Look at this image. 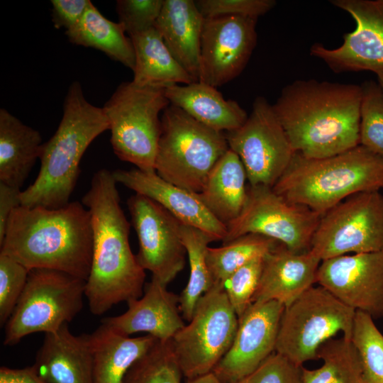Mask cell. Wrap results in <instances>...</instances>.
<instances>
[{"label": "cell", "instance_id": "cell-1", "mask_svg": "<svg viewBox=\"0 0 383 383\" xmlns=\"http://www.w3.org/2000/svg\"><path fill=\"white\" fill-rule=\"evenodd\" d=\"M360 85L296 80L272 105L293 150L324 158L360 145Z\"/></svg>", "mask_w": 383, "mask_h": 383}, {"label": "cell", "instance_id": "cell-2", "mask_svg": "<svg viewBox=\"0 0 383 383\" xmlns=\"http://www.w3.org/2000/svg\"><path fill=\"white\" fill-rule=\"evenodd\" d=\"M116 184L113 172L101 169L82 198L93 231L85 296L91 312L97 316L120 302L140 298L145 287V270L130 246V223L120 206Z\"/></svg>", "mask_w": 383, "mask_h": 383}, {"label": "cell", "instance_id": "cell-3", "mask_svg": "<svg viewBox=\"0 0 383 383\" xmlns=\"http://www.w3.org/2000/svg\"><path fill=\"white\" fill-rule=\"evenodd\" d=\"M0 253L26 267L62 271L87 280L91 270V215L79 201L58 209L20 206L11 213Z\"/></svg>", "mask_w": 383, "mask_h": 383}, {"label": "cell", "instance_id": "cell-4", "mask_svg": "<svg viewBox=\"0 0 383 383\" xmlns=\"http://www.w3.org/2000/svg\"><path fill=\"white\" fill-rule=\"evenodd\" d=\"M109 129L102 108L89 103L79 82L70 86L54 135L43 144L35 180L21 192V206L58 209L70 203L82 156L94 139Z\"/></svg>", "mask_w": 383, "mask_h": 383}, {"label": "cell", "instance_id": "cell-5", "mask_svg": "<svg viewBox=\"0 0 383 383\" xmlns=\"http://www.w3.org/2000/svg\"><path fill=\"white\" fill-rule=\"evenodd\" d=\"M272 189L322 216L352 195L382 189L383 157L361 145L324 158L295 152Z\"/></svg>", "mask_w": 383, "mask_h": 383}, {"label": "cell", "instance_id": "cell-6", "mask_svg": "<svg viewBox=\"0 0 383 383\" xmlns=\"http://www.w3.org/2000/svg\"><path fill=\"white\" fill-rule=\"evenodd\" d=\"M228 150L224 132L170 104L161 116L155 170L167 182L199 193L211 169Z\"/></svg>", "mask_w": 383, "mask_h": 383}, {"label": "cell", "instance_id": "cell-7", "mask_svg": "<svg viewBox=\"0 0 383 383\" xmlns=\"http://www.w3.org/2000/svg\"><path fill=\"white\" fill-rule=\"evenodd\" d=\"M170 104L165 87L121 83L102 107L114 153L144 172H155L160 112Z\"/></svg>", "mask_w": 383, "mask_h": 383}, {"label": "cell", "instance_id": "cell-8", "mask_svg": "<svg viewBox=\"0 0 383 383\" xmlns=\"http://www.w3.org/2000/svg\"><path fill=\"white\" fill-rule=\"evenodd\" d=\"M356 311L321 286H312L283 312L275 352L292 362L318 359L327 340L341 332L351 340Z\"/></svg>", "mask_w": 383, "mask_h": 383}, {"label": "cell", "instance_id": "cell-9", "mask_svg": "<svg viewBox=\"0 0 383 383\" xmlns=\"http://www.w3.org/2000/svg\"><path fill=\"white\" fill-rule=\"evenodd\" d=\"M86 281L49 269L29 271L23 292L6 323L4 344L14 345L37 332L57 331L83 308Z\"/></svg>", "mask_w": 383, "mask_h": 383}, {"label": "cell", "instance_id": "cell-10", "mask_svg": "<svg viewBox=\"0 0 383 383\" xmlns=\"http://www.w3.org/2000/svg\"><path fill=\"white\" fill-rule=\"evenodd\" d=\"M238 321L225 287L212 285L198 301L189 323L170 340L186 379L212 372L230 349Z\"/></svg>", "mask_w": 383, "mask_h": 383}, {"label": "cell", "instance_id": "cell-11", "mask_svg": "<svg viewBox=\"0 0 383 383\" xmlns=\"http://www.w3.org/2000/svg\"><path fill=\"white\" fill-rule=\"evenodd\" d=\"M310 250L321 261L349 254L383 250V194L360 192L321 217Z\"/></svg>", "mask_w": 383, "mask_h": 383}, {"label": "cell", "instance_id": "cell-12", "mask_svg": "<svg viewBox=\"0 0 383 383\" xmlns=\"http://www.w3.org/2000/svg\"><path fill=\"white\" fill-rule=\"evenodd\" d=\"M321 215L306 206L287 201L273 189L249 186L244 207L227 226L223 244L247 234L272 238L295 252L310 250Z\"/></svg>", "mask_w": 383, "mask_h": 383}, {"label": "cell", "instance_id": "cell-13", "mask_svg": "<svg viewBox=\"0 0 383 383\" xmlns=\"http://www.w3.org/2000/svg\"><path fill=\"white\" fill-rule=\"evenodd\" d=\"M225 133L229 148L243 164L250 186L272 188L295 153L272 105L263 96L255 98L241 127Z\"/></svg>", "mask_w": 383, "mask_h": 383}, {"label": "cell", "instance_id": "cell-14", "mask_svg": "<svg viewBox=\"0 0 383 383\" xmlns=\"http://www.w3.org/2000/svg\"><path fill=\"white\" fill-rule=\"evenodd\" d=\"M138 239L137 259L152 277L167 286L184 267L181 223L154 200L139 194L127 201Z\"/></svg>", "mask_w": 383, "mask_h": 383}, {"label": "cell", "instance_id": "cell-15", "mask_svg": "<svg viewBox=\"0 0 383 383\" xmlns=\"http://www.w3.org/2000/svg\"><path fill=\"white\" fill-rule=\"evenodd\" d=\"M331 4L355 20L354 30L343 35L336 48L319 43L311 55L321 60L333 72L383 71V0H333Z\"/></svg>", "mask_w": 383, "mask_h": 383}, {"label": "cell", "instance_id": "cell-16", "mask_svg": "<svg viewBox=\"0 0 383 383\" xmlns=\"http://www.w3.org/2000/svg\"><path fill=\"white\" fill-rule=\"evenodd\" d=\"M257 21L238 16L205 18L199 82L217 88L240 75L257 44Z\"/></svg>", "mask_w": 383, "mask_h": 383}, {"label": "cell", "instance_id": "cell-17", "mask_svg": "<svg viewBox=\"0 0 383 383\" xmlns=\"http://www.w3.org/2000/svg\"><path fill=\"white\" fill-rule=\"evenodd\" d=\"M316 283L355 311L383 318V250L322 260Z\"/></svg>", "mask_w": 383, "mask_h": 383}, {"label": "cell", "instance_id": "cell-18", "mask_svg": "<svg viewBox=\"0 0 383 383\" xmlns=\"http://www.w3.org/2000/svg\"><path fill=\"white\" fill-rule=\"evenodd\" d=\"M284 306L254 302L238 318L232 345L212 373L223 383H235L258 368L275 351Z\"/></svg>", "mask_w": 383, "mask_h": 383}, {"label": "cell", "instance_id": "cell-19", "mask_svg": "<svg viewBox=\"0 0 383 383\" xmlns=\"http://www.w3.org/2000/svg\"><path fill=\"white\" fill-rule=\"evenodd\" d=\"M117 183L157 202L181 223L196 228L213 241L223 240L227 228L206 207L197 193H194L167 182L155 172H144L137 168L113 172Z\"/></svg>", "mask_w": 383, "mask_h": 383}, {"label": "cell", "instance_id": "cell-20", "mask_svg": "<svg viewBox=\"0 0 383 383\" xmlns=\"http://www.w3.org/2000/svg\"><path fill=\"white\" fill-rule=\"evenodd\" d=\"M144 289L142 296L126 302V312L103 318L101 323L128 336L145 332L160 340H171L185 325L180 315L179 295L152 277Z\"/></svg>", "mask_w": 383, "mask_h": 383}, {"label": "cell", "instance_id": "cell-21", "mask_svg": "<svg viewBox=\"0 0 383 383\" xmlns=\"http://www.w3.org/2000/svg\"><path fill=\"white\" fill-rule=\"evenodd\" d=\"M321 262L311 250L295 252L278 243L264 256L252 303L276 301L289 306L316 283Z\"/></svg>", "mask_w": 383, "mask_h": 383}, {"label": "cell", "instance_id": "cell-22", "mask_svg": "<svg viewBox=\"0 0 383 383\" xmlns=\"http://www.w3.org/2000/svg\"><path fill=\"white\" fill-rule=\"evenodd\" d=\"M34 365L48 383H93V355L90 334L73 335L68 323L45 333Z\"/></svg>", "mask_w": 383, "mask_h": 383}, {"label": "cell", "instance_id": "cell-23", "mask_svg": "<svg viewBox=\"0 0 383 383\" xmlns=\"http://www.w3.org/2000/svg\"><path fill=\"white\" fill-rule=\"evenodd\" d=\"M205 18L193 0H164L155 24L167 48L194 82L200 73L201 37Z\"/></svg>", "mask_w": 383, "mask_h": 383}, {"label": "cell", "instance_id": "cell-24", "mask_svg": "<svg viewBox=\"0 0 383 383\" xmlns=\"http://www.w3.org/2000/svg\"><path fill=\"white\" fill-rule=\"evenodd\" d=\"M170 104L214 130L230 132L241 127L248 115L235 100L226 99L218 89L201 82L165 88Z\"/></svg>", "mask_w": 383, "mask_h": 383}, {"label": "cell", "instance_id": "cell-25", "mask_svg": "<svg viewBox=\"0 0 383 383\" xmlns=\"http://www.w3.org/2000/svg\"><path fill=\"white\" fill-rule=\"evenodd\" d=\"M93 383H123L132 366L157 340L147 334L131 338L101 323L90 334Z\"/></svg>", "mask_w": 383, "mask_h": 383}, {"label": "cell", "instance_id": "cell-26", "mask_svg": "<svg viewBox=\"0 0 383 383\" xmlns=\"http://www.w3.org/2000/svg\"><path fill=\"white\" fill-rule=\"evenodd\" d=\"M247 174L239 156L229 150L210 171L198 194L209 211L227 226L242 211L248 195Z\"/></svg>", "mask_w": 383, "mask_h": 383}, {"label": "cell", "instance_id": "cell-27", "mask_svg": "<svg viewBox=\"0 0 383 383\" xmlns=\"http://www.w3.org/2000/svg\"><path fill=\"white\" fill-rule=\"evenodd\" d=\"M40 133L0 110V182L21 189L42 150Z\"/></svg>", "mask_w": 383, "mask_h": 383}, {"label": "cell", "instance_id": "cell-28", "mask_svg": "<svg viewBox=\"0 0 383 383\" xmlns=\"http://www.w3.org/2000/svg\"><path fill=\"white\" fill-rule=\"evenodd\" d=\"M130 38L135 57L133 83L166 88L195 82L172 56L155 27Z\"/></svg>", "mask_w": 383, "mask_h": 383}, {"label": "cell", "instance_id": "cell-29", "mask_svg": "<svg viewBox=\"0 0 383 383\" xmlns=\"http://www.w3.org/2000/svg\"><path fill=\"white\" fill-rule=\"evenodd\" d=\"M126 33L118 22L104 17L91 2L78 24L65 31L70 43L97 49L133 71L134 48Z\"/></svg>", "mask_w": 383, "mask_h": 383}, {"label": "cell", "instance_id": "cell-30", "mask_svg": "<svg viewBox=\"0 0 383 383\" xmlns=\"http://www.w3.org/2000/svg\"><path fill=\"white\" fill-rule=\"evenodd\" d=\"M317 357L323 365L315 370L302 367V383H367L351 340L333 338L321 346Z\"/></svg>", "mask_w": 383, "mask_h": 383}, {"label": "cell", "instance_id": "cell-31", "mask_svg": "<svg viewBox=\"0 0 383 383\" xmlns=\"http://www.w3.org/2000/svg\"><path fill=\"white\" fill-rule=\"evenodd\" d=\"M180 235L189 260V277L179 295V308L183 318L189 321L198 301L212 286L206 255L209 244L213 240L204 231L182 223Z\"/></svg>", "mask_w": 383, "mask_h": 383}, {"label": "cell", "instance_id": "cell-32", "mask_svg": "<svg viewBox=\"0 0 383 383\" xmlns=\"http://www.w3.org/2000/svg\"><path fill=\"white\" fill-rule=\"evenodd\" d=\"M278 242L257 234H247L221 247L207 250L206 261L212 285L225 284L229 277L252 260L264 257Z\"/></svg>", "mask_w": 383, "mask_h": 383}, {"label": "cell", "instance_id": "cell-33", "mask_svg": "<svg viewBox=\"0 0 383 383\" xmlns=\"http://www.w3.org/2000/svg\"><path fill=\"white\" fill-rule=\"evenodd\" d=\"M182 377L170 340L157 339L129 368L123 383H182Z\"/></svg>", "mask_w": 383, "mask_h": 383}, {"label": "cell", "instance_id": "cell-34", "mask_svg": "<svg viewBox=\"0 0 383 383\" xmlns=\"http://www.w3.org/2000/svg\"><path fill=\"white\" fill-rule=\"evenodd\" d=\"M352 342L362 366L367 383H383V335L367 313L356 311Z\"/></svg>", "mask_w": 383, "mask_h": 383}, {"label": "cell", "instance_id": "cell-35", "mask_svg": "<svg viewBox=\"0 0 383 383\" xmlns=\"http://www.w3.org/2000/svg\"><path fill=\"white\" fill-rule=\"evenodd\" d=\"M360 87V145L383 157V89L371 79Z\"/></svg>", "mask_w": 383, "mask_h": 383}, {"label": "cell", "instance_id": "cell-36", "mask_svg": "<svg viewBox=\"0 0 383 383\" xmlns=\"http://www.w3.org/2000/svg\"><path fill=\"white\" fill-rule=\"evenodd\" d=\"M264 257L248 262L226 282L224 287L230 304L238 318L252 304V299L260 279Z\"/></svg>", "mask_w": 383, "mask_h": 383}, {"label": "cell", "instance_id": "cell-37", "mask_svg": "<svg viewBox=\"0 0 383 383\" xmlns=\"http://www.w3.org/2000/svg\"><path fill=\"white\" fill-rule=\"evenodd\" d=\"M29 270L11 257L0 253V323L12 314L26 287Z\"/></svg>", "mask_w": 383, "mask_h": 383}, {"label": "cell", "instance_id": "cell-38", "mask_svg": "<svg viewBox=\"0 0 383 383\" xmlns=\"http://www.w3.org/2000/svg\"><path fill=\"white\" fill-rule=\"evenodd\" d=\"M164 0H118V23L129 37L155 27Z\"/></svg>", "mask_w": 383, "mask_h": 383}, {"label": "cell", "instance_id": "cell-39", "mask_svg": "<svg viewBox=\"0 0 383 383\" xmlns=\"http://www.w3.org/2000/svg\"><path fill=\"white\" fill-rule=\"evenodd\" d=\"M302 367L274 352L254 372L235 383H302Z\"/></svg>", "mask_w": 383, "mask_h": 383}, {"label": "cell", "instance_id": "cell-40", "mask_svg": "<svg viewBox=\"0 0 383 383\" xmlns=\"http://www.w3.org/2000/svg\"><path fill=\"white\" fill-rule=\"evenodd\" d=\"M195 2L204 18L238 16L257 19L276 4L273 0H197Z\"/></svg>", "mask_w": 383, "mask_h": 383}, {"label": "cell", "instance_id": "cell-41", "mask_svg": "<svg viewBox=\"0 0 383 383\" xmlns=\"http://www.w3.org/2000/svg\"><path fill=\"white\" fill-rule=\"evenodd\" d=\"M89 0H52V21L56 28L69 30L76 26L90 4Z\"/></svg>", "mask_w": 383, "mask_h": 383}, {"label": "cell", "instance_id": "cell-42", "mask_svg": "<svg viewBox=\"0 0 383 383\" xmlns=\"http://www.w3.org/2000/svg\"><path fill=\"white\" fill-rule=\"evenodd\" d=\"M21 189L0 182V243H2L7 223L12 211L21 206Z\"/></svg>", "mask_w": 383, "mask_h": 383}, {"label": "cell", "instance_id": "cell-43", "mask_svg": "<svg viewBox=\"0 0 383 383\" xmlns=\"http://www.w3.org/2000/svg\"><path fill=\"white\" fill-rule=\"evenodd\" d=\"M0 383H48L39 376L33 366L23 368L1 367Z\"/></svg>", "mask_w": 383, "mask_h": 383}, {"label": "cell", "instance_id": "cell-44", "mask_svg": "<svg viewBox=\"0 0 383 383\" xmlns=\"http://www.w3.org/2000/svg\"><path fill=\"white\" fill-rule=\"evenodd\" d=\"M186 383H223L221 382L213 373L211 372L207 374L195 377L193 379H188L186 380Z\"/></svg>", "mask_w": 383, "mask_h": 383}, {"label": "cell", "instance_id": "cell-45", "mask_svg": "<svg viewBox=\"0 0 383 383\" xmlns=\"http://www.w3.org/2000/svg\"><path fill=\"white\" fill-rule=\"evenodd\" d=\"M376 75L377 77V82L383 89V71L377 72Z\"/></svg>", "mask_w": 383, "mask_h": 383}]
</instances>
